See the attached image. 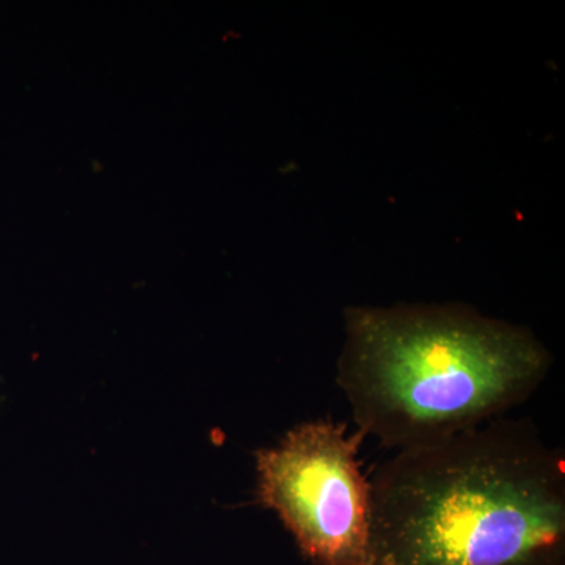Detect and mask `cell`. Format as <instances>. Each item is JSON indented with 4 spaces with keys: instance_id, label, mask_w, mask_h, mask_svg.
<instances>
[{
    "instance_id": "6da1fadb",
    "label": "cell",
    "mask_w": 565,
    "mask_h": 565,
    "mask_svg": "<svg viewBox=\"0 0 565 565\" xmlns=\"http://www.w3.org/2000/svg\"><path fill=\"white\" fill-rule=\"evenodd\" d=\"M370 484V565H565V459L530 419L397 451Z\"/></svg>"
},
{
    "instance_id": "7a4b0ae2",
    "label": "cell",
    "mask_w": 565,
    "mask_h": 565,
    "mask_svg": "<svg viewBox=\"0 0 565 565\" xmlns=\"http://www.w3.org/2000/svg\"><path fill=\"white\" fill-rule=\"evenodd\" d=\"M550 367L525 327L465 305L351 307L337 384L364 438L397 452L503 418Z\"/></svg>"
},
{
    "instance_id": "3957f363",
    "label": "cell",
    "mask_w": 565,
    "mask_h": 565,
    "mask_svg": "<svg viewBox=\"0 0 565 565\" xmlns=\"http://www.w3.org/2000/svg\"><path fill=\"white\" fill-rule=\"evenodd\" d=\"M364 435L316 419L256 452L258 501L280 516L313 565H370L371 484L362 471Z\"/></svg>"
}]
</instances>
